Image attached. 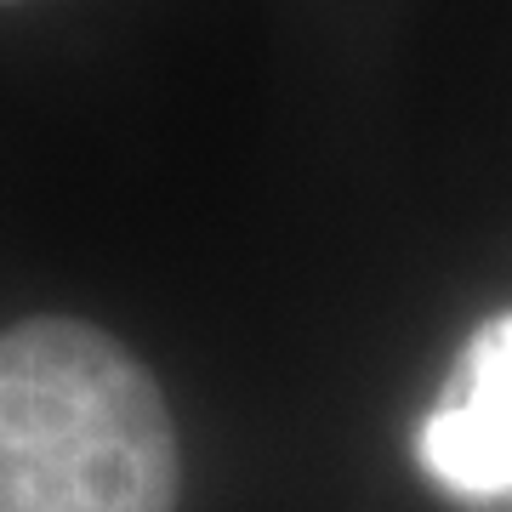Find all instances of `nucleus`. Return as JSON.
<instances>
[{"label":"nucleus","mask_w":512,"mask_h":512,"mask_svg":"<svg viewBox=\"0 0 512 512\" xmlns=\"http://www.w3.org/2000/svg\"><path fill=\"white\" fill-rule=\"evenodd\" d=\"M0 6H12V0H0Z\"/></svg>","instance_id":"nucleus-3"},{"label":"nucleus","mask_w":512,"mask_h":512,"mask_svg":"<svg viewBox=\"0 0 512 512\" xmlns=\"http://www.w3.org/2000/svg\"><path fill=\"white\" fill-rule=\"evenodd\" d=\"M0 512H177L160 387L97 325L0 330Z\"/></svg>","instance_id":"nucleus-1"},{"label":"nucleus","mask_w":512,"mask_h":512,"mask_svg":"<svg viewBox=\"0 0 512 512\" xmlns=\"http://www.w3.org/2000/svg\"><path fill=\"white\" fill-rule=\"evenodd\" d=\"M416 461L461 501H512V308L456 353L450 387L416 433Z\"/></svg>","instance_id":"nucleus-2"}]
</instances>
